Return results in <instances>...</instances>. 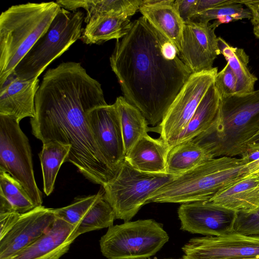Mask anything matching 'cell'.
Returning <instances> with one entry per match:
<instances>
[{
  "mask_svg": "<svg viewBox=\"0 0 259 259\" xmlns=\"http://www.w3.org/2000/svg\"><path fill=\"white\" fill-rule=\"evenodd\" d=\"M108 105L101 84L80 63L66 62L44 74L35 98L32 134L42 144L70 145L66 162L87 179L103 186L114 175L94 138L88 119L92 109Z\"/></svg>",
  "mask_w": 259,
  "mask_h": 259,
  "instance_id": "cell-1",
  "label": "cell"
},
{
  "mask_svg": "<svg viewBox=\"0 0 259 259\" xmlns=\"http://www.w3.org/2000/svg\"><path fill=\"white\" fill-rule=\"evenodd\" d=\"M123 97L158 125L192 74L173 44L143 16L116 40L110 59Z\"/></svg>",
  "mask_w": 259,
  "mask_h": 259,
  "instance_id": "cell-2",
  "label": "cell"
},
{
  "mask_svg": "<svg viewBox=\"0 0 259 259\" xmlns=\"http://www.w3.org/2000/svg\"><path fill=\"white\" fill-rule=\"evenodd\" d=\"M61 7L55 2L14 5L0 16V87L45 33Z\"/></svg>",
  "mask_w": 259,
  "mask_h": 259,
  "instance_id": "cell-3",
  "label": "cell"
},
{
  "mask_svg": "<svg viewBox=\"0 0 259 259\" xmlns=\"http://www.w3.org/2000/svg\"><path fill=\"white\" fill-rule=\"evenodd\" d=\"M259 134V90L221 97L220 114L213 129L202 142L214 158L241 156Z\"/></svg>",
  "mask_w": 259,
  "mask_h": 259,
  "instance_id": "cell-4",
  "label": "cell"
},
{
  "mask_svg": "<svg viewBox=\"0 0 259 259\" xmlns=\"http://www.w3.org/2000/svg\"><path fill=\"white\" fill-rule=\"evenodd\" d=\"M246 162L240 157L211 159L180 176L157 190L148 201L186 203L210 199L221 189L244 176Z\"/></svg>",
  "mask_w": 259,
  "mask_h": 259,
  "instance_id": "cell-5",
  "label": "cell"
},
{
  "mask_svg": "<svg viewBox=\"0 0 259 259\" xmlns=\"http://www.w3.org/2000/svg\"><path fill=\"white\" fill-rule=\"evenodd\" d=\"M84 14L61 7L45 33L37 40L12 73L22 80L38 77L55 59L66 51L83 31Z\"/></svg>",
  "mask_w": 259,
  "mask_h": 259,
  "instance_id": "cell-6",
  "label": "cell"
},
{
  "mask_svg": "<svg viewBox=\"0 0 259 259\" xmlns=\"http://www.w3.org/2000/svg\"><path fill=\"white\" fill-rule=\"evenodd\" d=\"M175 177L166 172L139 171L125 159L112 178L102 186L104 198L112 207L116 219L129 222L157 190Z\"/></svg>",
  "mask_w": 259,
  "mask_h": 259,
  "instance_id": "cell-7",
  "label": "cell"
},
{
  "mask_svg": "<svg viewBox=\"0 0 259 259\" xmlns=\"http://www.w3.org/2000/svg\"><path fill=\"white\" fill-rule=\"evenodd\" d=\"M162 225L152 219L112 225L100 240L108 259H143L156 254L168 241Z\"/></svg>",
  "mask_w": 259,
  "mask_h": 259,
  "instance_id": "cell-8",
  "label": "cell"
},
{
  "mask_svg": "<svg viewBox=\"0 0 259 259\" xmlns=\"http://www.w3.org/2000/svg\"><path fill=\"white\" fill-rule=\"evenodd\" d=\"M0 169L23 187L35 206L42 205V194L37 186L29 140L19 122L0 115Z\"/></svg>",
  "mask_w": 259,
  "mask_h": 259,
  "instance_id": "cell-9",
  "label": "cell"
},
{
  "mask_svg": "<svg viewBox=\"0 0 259 259\" xmlns=\"http://www.w3.org/2000/svg\"><path fill=\"white\" fill-rule=\"evenodd\" d=\"M218 68L192 73L170 106L156 131L170 148L214 81Z\"/></svg>",
  "mask_w": 259,
  "mask_h": 259,
  "instance_id": "cell-10",
  "label": "cell"
},
{
  "mask_svg": "<svg viewBox=\"0 0 259 259\" xmlns=\"http://www.w3.org/2000/svg\"><path fill=\"white\" fill-rule=\"evenodd\" d=\"M183 259H242L259 257V237L235 232L191 239L182 247Z\"/></svg>",
  "mask_w": 259,
  "mask_h": 259,
  "instance_id": "cell-11",
  "label": "cell"
},
{
  "mask_svg": "<svg viewBox=\"0 0 259 259\" xmlns=\"http://www.w3.org/2000/svg\"><path fill=\"white\" fill-rule=\"evenodd\" d=\"M94 138L110 169L116 173L125 152L119 115L114 104L95 108L88 113Z\"/></svg>",
  "mask_w": 259,
  "mask_h": 259,
  "instance_id": "cell-12",
  "label": "cell"
},
{
  "mask_svg": "<svg viewBox=\"0 0 259 259\" xmlns=\"http://www.w3.org/2000/svg\"><path fill=\"white\" fill-rule=\"evenodd\" d=\"M215 29L209 23L184 22L180 57L192 73L212 69L221 54Z\"/></svg>",
  "mask_w": 259,
  "mask_h": 259,
  "instance_id": "cell-13",
  "label": "cell"
},
{
  "mask_svg": "<svg viewBox=\"0 0 259 259\" xmlns=\"http://www.w3.org/2000/svg\"><path fill=\"white\" fill-rule=\"evenodd\" d=\"M178 214L181 229L193 234L217 236L234 232L237 212L208 201L183 203Z\"/></svg>",
  "mask_w": 259,
  "mask_h": 259,
  "instance_id": "cell-14",
  "label": "cell"
},
{
  "mask_svg": "<svg viewBox=\"0 0 259 259\" xmlns=\"http://www.w3.org/2000/svg\"><path fill=\"white\" fill-rule=\"evenodd\" d=\"M57 217L54 209L40 206L24 213L0 240V259H8L45 234Z\"/></svg>",
  "mask_w": 259,
  "mask_h": 259,
  "instance_id": "cell-15",
  "label": "cell"
},
{
  "mask_svg": "<svg viewBox=\"0 0 259 259\" xmlns=\"http://www.w3.org/2000/svg\"><path fill=\"white\" fill-rule=\"evenodd\" d=\"M39 79L22 80L13 73L0 87V115L7 116L18 122L35 114V98Z\"/></svg>",
  "mask_w": 259,
  "mask_h": 259,
  "instance_id": "cell-16",
  "label": "cell"
},
{
  "mask_svg": "<svg viewBox=\"0 0 259 259\" xmlns=\"http://www.w3.org/2000/svg\"><path fill=\"white\" fill-rule=\"evenodd\" d=\"M75 230L73 226L57 217L45 234L8 259H60L76 239Z\"/></svg>",
  "mask_w": 259,
  "mask_h": 259,
  "instance_id": "cell-17",
  "label": "cell"
},
{
  "mask_svg": "<svg viewBox=\"0 0 259 259\" xmlns=\"http://www.w3.org/2000/svg\"><path fill=\"white\" fill-rule=\"evenodd\" d=\"M210 203L236 212L259 208V176H244L221 189Z\"/></svg>",
  "mask_w": 259,
  "mask_h": 259,
  "instance_id": "cell-18",
  "label": "cell"
},
{
  "mask_svg": "<svg viewBox=\"0 0 259 259\" xmlns=\"http://www.w3.org/2000/svg\"><path fill=\"white\" fill-rule=\"evenodd\" d=\"M175 0H144L139 11L148 22L177 48L181 49L184 22L174 6Z\"/></svg>",
  "mask_w": 259,
  "mask_h": 259,
  "instance_id": "cell-19",
  "label": "cell"
},
{
  "mask_svg": "<svg viewBox=\"0 0 259 259\" xmlns=\"http://www.w3.org/2000/svg\"><path fill=\"white\" fill-rule=\"evenodd\" d=\"M170 148L160 138L148 134L140 138L126 154L125 159L134 168L148 173H166V158Z\"/></svg>",
  "mask_w": 259,
  "mask_h": 259,
  "instance_id": "cell-20",
  "label": "cell"
},
{
  "mask_svg": "<svg viewBox=\"0 0 259 259\" xmlns=\"http://www.w3.org/2000/svg\"><path fill=\"white\" fill-rule=\"evenodd\" d=\"M221 102V96L213 82L179 136L176 145L193 139L214 125L219 118Z\"/></svg>",
  "mask_w": 259,
  "mask_h": 259,
  "instance_id": "cell-21",
  "label": "cell"
},
{
  "mask_svg": "<svg viewBox=\"0 0 259 259\" xmlns=\"http://www.w3.org/2000/svg\"><path fill=\"white\" fill-rule=\"evenodd\" d=\"M132 24L130 17L124 15H101L87 23L80 39L88 45L100 44L112 39H119L127 34Z\"/></svg>",
  "mask_w": 259,
  "mask_h": 259,
  "instance_id": "cell-22",
  "label": "cell"
},
{
  "mask_svg": "<svg viewBox=\"0 0 259 259\" xmlns=\"http://www.w3.org/2000/svg\"><path fill=\"white\" fill-rule=\"evenodd\" d=\"M214 158L210 152L193 140L171 147L166 158V173L178 176Z\"/></svg>",
  "mask_w": 259,
  "mask_h": 259,
  "instance_id": "cell-23",
  "label": "cell"
},
{
  "mask_svg": "<svg viewBox=\"0 0 259 259\" xmlns=\"http://www.w3.org/2000/svg\"><path fill=\"white\" fill-rule=\"evenodd\" d=\"M117 110L126 154L136 142L148 134V123L142 113L123 96L118 97L115 103Z\"/></svg>",
  "mask_w": 259,
  "mask_h": 259,
  "instance_id": "cell-24",
  "label": "cell"
},
{
  "mask_svg": "<svg viewBox=\"0 0 259 259\" xmlns=\"http://www.w3.org/2000/svg\"><path fill=\"white\" fill-rule=\"evenodd\" d=\"M217 40L221 54L225 57L237 79L235 94H244L253 91L257 78L248 69L249 56L243 49L229 45L221 37H218Z\"/></svg>",
  "mask_w": 259,
  "mask_h": 259,
  "instance_id": "cell-25",
  "label": "cell"
},
{
  "mask_svg": "<svg viewBox=\"0 0 259 259\" xmlns=\"http://www.w3.org/2000/svg\"><path fill=\"white\" fill-rule=\"evenodd\" d=\"M71 146L57 142H50L43 144L39 153L44 191L49 196L53 191L56 177L62 163L70 152Z\"/></svg>",
  "mask_w": 259,
  "mask_h": 259,
  "instance_id": "cell-26",
  "label": "cell"
},
{
  "mask_svg": "<svg viewBox=\"0 0 259 259\" xmlns=\"http://www.w3.org/2000/svg\"><path fill=\"white\" fill-rule=\"evenodd\" d=\"M250 11L239 0H229L225 4L208 9L195 15L191 21L209 23L216 20L212 25L216 28L222 23H227L233 21L244 19H251Z\"/></svg>",
  "mask_w": 259,
  "mask_h": 259,
  "instance_id": "cell-27",
  "label": "cell"
},
{
  "mask_svg": "<svg viewBox=\"0 0 259 259\" xmlns=\"http://www.w3.org/2000/svg\"><path fill=\"white\" fill-rule=\"evenodd\" d=\"M115 219L114 211L103 195L88 211L75 229L73 236L76 238L88 232L109 228L113 225Z\"/></svg>",
  "mask_w": 259,
  "mask_h": 259,
  "instance_id": "cell-28",
  "label": "cell"
},
{
  "mask_svg": "<svg viewBox=\"0 0 259 259\" xmlns=\"http://www.w3.org/2000/svg\"><path fill=\"white\" fill-rule=\"evenodd\" d=\"M0 196L4 197L14 209L20 214L36 207L22 185L9 174L1 169Z\"/></svg>",
  "mask_w": 259,
  "mask_h": 259,
  "instance_id": "cell-29",
  "label": "cell"
},
{
  "mask_svg": "<svg viewBox=\"0 0 259 259\" xmlns=\"http://www.w3.org/2000/svg\"><path fill=\"white\" fill-rule=\"evenodd\" d=\"M103 195L104 190L102 189L96 194L76 197L70 205L54 209L55 214L76 229L89 209Z\"/></svg>",
  "mask_w": 259,
  "mask_h": 259,
  "instance_id": "cell-30",
  "label": "cell"
},
{
  "mask_svg": "<svg viewBox=\"0 0 259 259\" xmlns=\"http://www.w3.org/2000/svg\"><path fill=\"white\" fill-rule=\"evenodd\" d=\"M234 230L243 235L259 237V208L237 212Z\"/></svg>",
  "mask_w": 259,
  "mask_h": 259,
  "instance_id": "cell-31",
  "label": "cell"
},
{
  "mask_svg": "<svg viewBox=\"0 0 259 259\" xmlns=\"http://www.w3.org/2000/svg\"><path fill=\"white\" fill-rule=\"evenodd\" d=\"M214 83L221 97L236 93L237 79L228 63L218 72Z\"/></svg>",
  "mask_w": 259,
  "mask_h": 259,
  "instance_id": "cell-32",
  "label": "cell"
},
{
  "mask_svg": "<svg viewBox=\"0 0 259 259\" xmlns=\"http://www.w3.org/2000/svg\"><path fill=\"white\" fill-rule=\"evenodd\" d=\"M197 0H175L174 6L184 22L191 21L195 15Z\"/></svg>",
  "mask_w": 259,
  "mask_h": 259,
  "instance_id": "cell-33",
  "label": "cell"
},
{
  "mask_svg": "<svg viewBox=\"0 0 259 259\" xmlns=\"http://www.w3.org/2000/svg\"><path fill=\"white\" fill-rule=\"evenodd\" d=\"M20 214L15 210L0 213V240L12 229Z\"/></svg>",
  "mask_w": 259,
  "mask_h": 259,
  "instance_id": "cell-34",
  "label": "cell"
},
{
  "mask_svg": "<svg viewBox=\"0 0 259 259\" xmlns=\"http://www.w3.org/2000/svg\"><path fill=\"white\" fill-rule=\"evenodd\" d=\"M239 2L250 11V21L253 26V34L259 39V0H239Z\"/></svg>",
  "mask_w": 259,
  "mask_h": 259,
  "instance_id": "cell-35",
  "label": "cell"
},
{
  "mask_svg": "<svg viewBox=\"0 0 259 259\" xmlns=\"http://www.w3.org/2000/svg\"><path fill=\"white\" fill-rule=\"evenodd\" d=\"M229 1V0H197L195 6V16L208 9L225 4L228 3Z\"/></svg>",
  "mask_w": 259,
  "mask_h": 259,
  "instance_id": "cell-36",
  "label": "cell"
},
{
  "mask_svg": "<svg viewBox=\"0 0 259 259\" xmlns=\"http://www.w3.org/2000/svg\"><path fill=\"white\" fill-rule=\"evenodd\" d=\"M256 150H259V134L255 136L249 144L246 152Z\"/></svg>",
  "mask_w": 259,
  "mask_h": 259,
  "instance_id": "cell-37",
  "label": "cell"
},
{
  "mask_svg": "<svg viewBox=\"0 0 259 259\" xmlns=\"http://www.w3.org/2000/svg\"><path fill=\"white\" fill-rule=\"evenodd\" d=\"M242 259H259V257H248V258H242Z\"/></svg>",
  "mask_w": 259,
  "mask_h": 259,
  "instance_id": "cell-38",
  "label": "cell"
},
{
  "mask_svg": "<svg viewBox=\"0 0 259 259\" xmlns=\"http://www.w3.org/2000/svg\"><path fill=\"white\" fill-rule=\"evenodd\" d=\"M143 259H147V258H143ZM168 259H172V258H168Z\"/></svg>",
  "mask_w": 259,
  "mask_h": 259,
  "instance_id": "cell-39",
  "label": "cell"
}]
</instances>
